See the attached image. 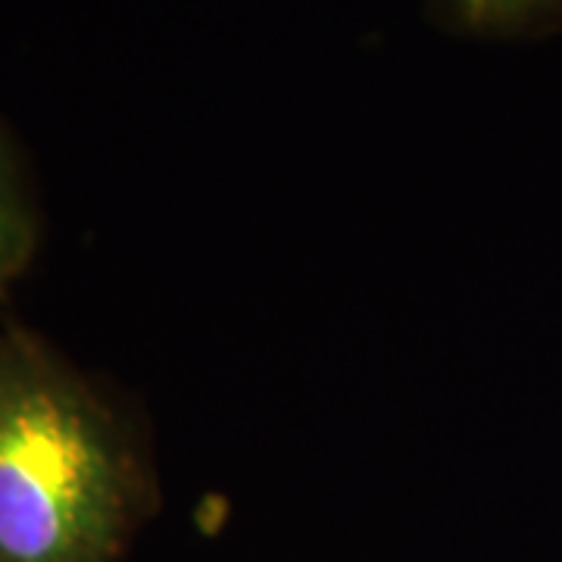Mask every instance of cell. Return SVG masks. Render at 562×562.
<instances>
[{
    "instance_id": "obj_1",
    "label": "cell",
    "mask_w": 562,
    "mask_h": 562,
    "mask_svg": "<svg viewBox=\"0 0 562 562\" xmlns=\"http://www.w3.org/2000/svg\"><path fill=\"white\" fill-rule=\"evenodd\" d=\"M154 491L128 409L0 313V562H116Z\"/></svg>"
},
{
    "instance_id": "obj_2",
    "label": "cell",
    "mask_w": 562,
    "mask_h": 562,
    "mask_svg": "<svg viewBox=\"0 0 562 562\" xmlns=\"http://www.w3.org/2000/svg\"><path fill=\"white\" fill-rule=\"evenodd\" d=\"M41 244V210L16 144L0 122V310Z\"/></svg>"
},
{
    "instance_id": "obj_3",
    "label": "cell",
    "mask_w": 562,
    "mask_h": 562,
    "mask_svg": "<svg viewBox=\"0 0 562 562\" xmlns=\"http://www.w3.org/2000/svg\"><path fill=\"white\" fill-rule=\"evenodd\" d=\"M435 16L457 35L519 38L562 22V0H431Z\"/></svg>"
}]
</instances>
